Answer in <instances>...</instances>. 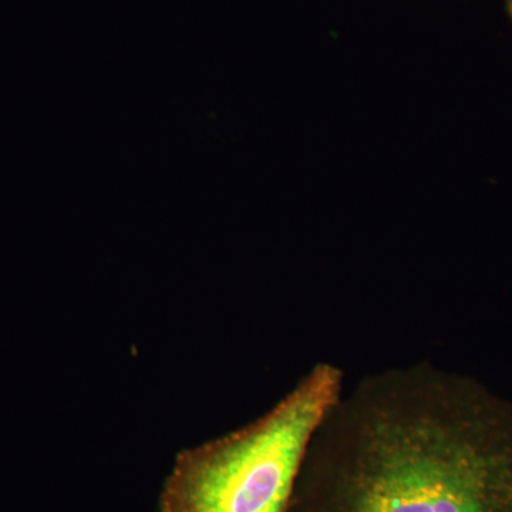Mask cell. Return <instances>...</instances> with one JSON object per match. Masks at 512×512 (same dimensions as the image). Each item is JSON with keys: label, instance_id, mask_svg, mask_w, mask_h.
<instances>
[{"label": "cell", "instance_id": "2", "mask_svg": "<svg viewBox=\"0 0 512 512\" xmlns=\"http://www.w3.org/2000/svg\"><path fill=\"white\" fill-rule=\"evenodd\" d=\"M343 387L342 369L318 363L254 423L181 453L160 512H289L309 444Z\"/></svg>", "mask_w": 512, "mask_h": 512}, {"label": "cell", "instance_id": "3", "mask_svg": "<svg viewBox=\"0 0 512 512\" xmlns=\"http://www.w3.org/2000/svg\"><path fill=\"white\" fill-rule=\"evenodd\" d=\"M507 12L508 15H510V18L512 19V0H507Z\"/></svg>", "mask_w": 512, "mask_h": 512}, {"label": "cell", "instance_id": "1", "mask_svg": "<svg viewBox=\"0 0 512 512\" xmlns=\"http://www.w3.org/2000/svg\"><path fill=\"white\" fill-rule=\"evenodd\" d=\"M289 512H512V403L430 362L363 376L316 430Z\"/></svg>", "mask_w": 512, "mask_h": 512}]
</instances>
